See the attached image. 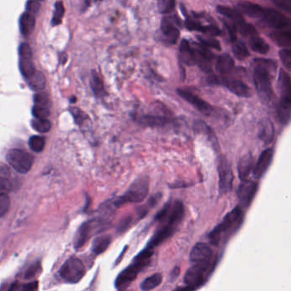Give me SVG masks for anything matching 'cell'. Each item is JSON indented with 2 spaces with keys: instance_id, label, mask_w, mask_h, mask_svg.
Masks as SVG:
<instances>
[{
  "instance_id": "1",
  "label": "cell",
  "mask_w": 291,
  "mask_h": 291,
  "mask_svg": "<svg viewBox=\"0 0 291 291\" xmlns=\"http://www.w3.org/2000/svg\"><path fill=\"white\" fill-rule=\"evenodd\" d=\"M185 209L182 202L175 201L169 202L157 213L155 220L159 222V227L148 242L147 248H154L162 244L175 234L183 219Z\"/></svg>"
},
{
  "instance_id": "2",
  "label": "cell",
  "mask_w": 291,
  "mask_h": 291,
  "mask_svg": "<svg viewBox=\"0 0 291 291\" xmlns=\"http://www.w3.org/2000/svg\"><path fill=\"white\" fill-rule=\"evenodd\" d=\"M244 221V212L241 207L237 206L229 212L224 217L219 225H216L208 235L210 243L215 246H221L228 241L236 232H238L239 227Z\"/></svg>"
},
{
  "instance_id": "3",
  "label": "cell",
  "mask_w": 291,
  "mask_h": 291,
  "mask_svg": "<svg viewBox=\"0 0 291 291\" xmlns=\"http://www.w3.org/2000/svg\"><path fill=\"white\" fill-rule=\"evenodd\" d=\"M154 252V249L146 247L139 255H136L132 263L118 275L114 283L116 289L122 291L128 288L131 283L137 278L138 274L150 263Z\"/></svg>"
},
{
  "instance_id": "4",
  "label": "cell",
  "mask_w": 291,
  "mask_h": 291,
  "mask_svg": "<svg viewBox=\"0 0 291 291\" xmlns=\"http://www.w3.org/2000/svg\"><path fill=\"white\" fill-rule=\"evenodd\" d=\"M217 263L216 256L211 260L205 262H195L191 267L187 270L184 282L187 285L185 290H197L207 281L209 276L211 275Z\"/></svg>"
},
{
  "instance_id": "5",
  "label": "cell",
  "mask_w": 291,
  "mask_h": 291,
  "mask_svg": "<svg viewBox=\"0 0 291 291\" xmlns=\"http://www.w3.org/2000/svg\"><path fill=\"white\" fill-rule=\"evenodd\" d=\"M254 68V82L259 96L264 103H269L272 97L271 76L269 73V63L270 61L256 59Z\"/></svg>"
},
{
  "instance_id": "6",
  "label": "cell",
  "mask_w": 291,
  "mask_h": 291,
  "mask_svg": "<svg viewBox=\"0 0 291 291\" xmlns=\"http://www.w3.org/2000/svg\"><path fill=\"white\" fill-rule=\"evenodd\" d=\"M278 86L280 89V100L278 117L283 125H286L291 119V79L284 70L279 72Z\"/></svg>"
},
{
  "instance_id": "7",
  "label": "cell",
  "mask_w": 291,
  "mask_h": 291,
  "mask_svg": "<svg viewBox=\"0 0 291 291\" xmlns=\"http://www.w3.org/2000/svg\"><path fill=\"white\" fill-rule=\"evenodd\" d=\"M149 192V179L141 176L131 184L127 192L113 201L115 208H120L130 202H141L147 197Z\"/></svg>"
},
{
  "instance_id": "8",
  "label": "cell",
  "mask_w": 291,
  "mask_h": 291,
  "mask_svg": "<svg viewBox=\"0 0 291 291\" xmlns=\"http://www.w3.org/2000/svg\"><path fill=\"white\" fill-rule=\"evenodd\" d=\"M108 224L106 219L101 218H92L90 220L83 223L77 231L74 238L75 248L79 249L82 248L93 236L103 232Z\"/></svg>"
},
{
  "instance_id": "9",
  "label": "cell",
  "mask_w": 291,
  "mask_h": 291,
  "mask_svg": "<svg viewBox=\"0 0 291 291\" xmlns=\"http://www.w3.org/2000/svg\"><path fill=\"white\" fill-rule=\"evenodd\" d=\"M60 276L68 284L79 283L85 274V266L79 259H68L60 269Z\"/></svg>"
},
{
  "instance_id": "10",
  "label": "cell",
  "mask_w": 291,
  "mask_h": 291,
  "mask_svg": "<svg viewBox=\"0 0 291 291\" xmlns=\"http://www.w3.org/2000/svg\"><path fill=\"white\" fill-rule=\"evenodd\" d=\"M7 161L17 172L26 173L32 169L33 158L22 149H11L7 154Z\"/></svg>"
},
{
  "instance_id": "11",
  "label": "cell",
  "mask_w": 291,
  "mask_h": 291,
  "mask_svg": "<svg viewBox=\"0 0 291 291\" xmlns=\"http://www.w3.org/2000/svg\"><path fill=\"white\" fill-rule=\"evenodd\" d=\"M218 174H219L220 193L226 194L232 188L233 172L228 160L225 156H221L218 162Z\"/></svg>"
},
{
  "instance_id": "12",
  "label": "cell",
  "mask_w": 291,
  "mask_h": 291,
  "mask_svg": "<svg viewBox=\"0 0 291 291\" xmlns=\"http://www.w3.org/2000/svg\"><path fill=\"white\" fill-rule=\"evenodd\" d=\"M262 20L267 26L276 30L291 28V22L288 17L274 9H265Z\"/></svg>"
},
{
  "instance_id": "13",
  "label": "cell",
  "mask_w": 291,
  "mask_h": 291,
  "mask_svg": "<svg viewBox=\"0 0 291 291\" xmlns=\"http://www.w3.org/2000/svg\"><path fill=\"white\" fill-rule=\"evenodd\" d=\"M213 83H218L222 84L223 86L226 87L227 89L232 92L233 94L237 96L243 97H249L251 96L250 89L249 86L246 84L236 79H228V78H223V79H217L216 77H213Z\"/></svg>"
},
{
  "instance_id": "14",
  "label": "cell",
  "mask_w": 291,
  "mask_h": 291,
  "mask_svg": "<svg viewBox=\"0 0 291 291\" xmlns=\"http://www.w3.org/2000/svg\"><path fill=\"white\" fill-rule=\"evenodd\" d=\"M258 190V184L249 179L242 180L238 190V198L245 208L249 207Z\"/></svg>"
},
{
  "instance_id": "15",
  "label": "cell",
  "mask_w": 291,
  "mask_h": 291,
  "mask_svg": "<svg viewBox=\"0 0 291 291\" xmlns=\"http://www.w3.org/2000/svg\"><path fill=\"white\" fill-rule=\"evenodd\" d=\"M177 93L179 96L181 97L183 99L195 107L200 112L202 113L205 116H209L210 113L212 112V107L209 105V103L205 102L204 100L200 98L199 97L191 93L189 91L186 90L178 89Z\"/></svg>"
},
{
  "instance_id": "16",
  "label": "cell",
  "mask_w": 291,
  "mask_h": 291,
  "mask_svg": "<svg viewBox=\"0 0 291 291\" xmlns=\"http://www.w3.org/2000/svg\"><path fill=\"white\" fill-rule=\"evenodd\" d=\"M212 249L209 245L203 242H198L193 246L190 253V261L195 262H205L214 258Z\"/></svg>"
},
{
  "instance_id": "17",
  "label": "cell",
  "mask_w": 291,
  "mask_h": 291,
  "mask_svg": "<svg viewBox=\"0 0 291 291\" xmlns=\"http://www.w3.org/2000/svg\"><path fill=\"white\" fill-rule=\"evenodd\" d=\"M273 154L274 151L272 149H266L261 154L257 163L255 164L253 169V174L255 179H261L263 174L267 172V170L271 165V161L273 158Z\"/></svg>"
},
{
  "instance_id": "18",
  "label": "cell",
  "mask_w": 291,
  "mask_h": 291,
  "mask_svg": "<svg viewBox=\"0 0 291 291\" xmlns=\"http://www.w3.org/2000/svg\"><path fill=\"white\" fill-rule=\"evenodd\" d=\"M270 38L278 47L291 49V28L273 31L270 33Z\"/></svg>"
},
{
  "instance_id": "19",
  "label": "cell",
  "mask_w": 291,
  "mask_h": 291,
  "mask_svg": "<svg viewBox=\"0 0 291 291\" xmlns=\"http://www.w3.org/2000/svg\"><path fill=\"white\" fill-rule=\"evenodd\" d=\"M161 30L164 33V36L166 38L168 41H170L171 44H176L177 40L180 36V31L175 26V24L172 23L168 17H164L161 23Z\"/></svg>"
},
{
  "instance_id": "20",
  "label": "cell",
  "mask_w": 291,
  "mask_h": 291,
  "mask_svg": "<svg viewBox=\"0 0 291 291\" xmlns=\"http://www.w3.org/2000/svg\"><path fill=\"white\" fill-rule=\"evenodd\" d=\"M254 169V160L250 154H246L239 159L238 164L239 179L246 180L249 178L252 171Z\"/></svg>"
},
{
  "instance_id": "21",
  "label": "cell",
  "mask_w": 291,
  "mask_h": 291,
  "mask_svg": "<svg viewBox=\"0 0 291 291\" xmlns=\"http://www.w3.org/2000/svg\"><path fill=\"white\" fill-rule=\"evenodd\" d=\"M239 10L242 12V13L246 14V16L252 17V18H256V19H262L264 10L265 9L263 7L256 4V3H250V2H247V1H244V2H240L238 4Z\"/></svg>"
},
{
  "instance_id": "22",
  "label": "cell",
  "mask_w": 291,
  "mask_h": 291,
  "mask_svg": "<svg viewBox=\"0 0 291 291\" xmlns=\"http://www.w3.org/2000/svg\"><path fill=\"white\" fill-rule=\"evenodd\" d=\"M138 122L145 126H164L172 122V120L159 116H139L137 118Z\"/></svg>"
},
{
  "instance_id": "23",
  "label": "cell",
  "mask_w": 291,
  "mask_h": 291,
  "mask_svg": "<svg viewBox=\"0 0 291 291\" xmlns=\"http://www.w3.org/2000/svg\"><path fill=\"white\" fill-rule=\"evenodd\" d=\"M234 68V61L229 54H223L218 57L216 63V70L223 75H226L232 72Z\"/></svg>"
},
{
  "instance_id": "24",
  "label": "cell",
  "mask_w": 291,
  "mask_h": 291,
  "mask_svg": "<svg viewBox=\"0 0 291 291\" xmlns=\"http://www.w3.org/2000/svg\"><path fill=\"white\" fill-rule=\"evenodd\" d=\"M112 238L110 236L106 235L96 237L92 242V252L95 255H102L110 246Z\"/></svg>"
},
{
  "instance_id": "25",
  "label": "cell",
  "mask_w": 291,
  "mask_h": 291,
  "mask_svg": "<svg viewBox=\"0 0 291 291\" xmlns=\"http://www.w3.org/2000/svg\"><path fill=\"white\" fill-rule=\"evenodd\" d=\"M180 60L187 66H192L195 64L194 58V51L192 47L190 46L187 40H183L181 41L180 48Z\"/></svg>"
},
{
  "instance_id": "26",
  "label": "cell",
  "mask_w": 291,
  "mask_h": 291,
  "mask_svg": "<svg viewBox=\"0 0 291 291\" xmlns=\"http://www.w3.org/2000/svg\"><path fill=\"white\" fill-rule=\"evenodd\" d=\"M249 45L253 51L262 54V55H265L270 50L269 44L267 43L262 38L258 36L257 34L250 37Z\"/></svg>"
},
{
  "instance_id": "27",
  "label": "cell",
  "mask_w": 291,
  "mask_h": 291,
  "mask_svg": "<svg viewBox=\"0 0 291 291\" xmlns=\"http://www.w3.org/2000/svg\"><path fill=\"white\" fill-rule=\"evenodd\" d=\"M35 26V18L30 12H25L20 18L21 32L24 35H29Z\"/></svg>"
},
{
  "instance_id": "28",
  "label": "cell",
  "mask_w": 291,
  "mask_h": 291,
  "mask_svg": "<svg viewBox=\"0 0 291 291\" xmlns=\"http://www.w3.org/2000/svg\"><path fill=\"white\" fill-rule=\"evenodd\" d=\"M217 11L219 12L221 15H223L224 17H226V18H228L230 20H232L234 24L237 25L242 24L245 22L244 18H243L242 15L239 13L238 10L232 9L230 7L223 6V5H219L216 8Z\"/></svg>"
},
{
  "instance_id": "29",
  "label": "cell",
  "mask_w": 291,
  "mask_h": 291,
  "mask_svg": "<svg viewBox=\"0 0 291 291\" xmlns=\"http://www.w3.org/2000/svg\"><path fill=\"white\" fill-rule=\"evenodd\" d=\"M163 282V276L161 273H155L146 278L141 284V290L149 291L157 288Z\"/></svg>"
},
{
  "instance_id": "30",
  "label": "cell",
  "mask_w": 291,
  "mask_h": 291,
  "mask_svg": "<svg viewBox=\"0 0 291 291\" xmlns=\"http://www.w3.org/2000/svg\"><path fill=\"white\" fill-rule=\"evenodd\" d=\"M28 85L34 91H40L45 86V77L41 72L35 71L31 76L27 78Z\"/></svg>"
},
{
  "instance_id": "31",
  "label": "cell",
  "mask_w": 291,
  "mask_h": 291,
  "mask_svg": "<svg viewBox=\"0 0 291 291\" xmlns=\"http://www.w3.org/2000/svg\"><path fill=\"white\" fill-rule=\"evenodd\" d=\"M91 81H90V86H91L92 91L97 97H102L105 96V88L102 79L99 77L97 73L95 70L92 71Z\"/></svg>"
},
{
  "instance_id": "32",
  "label": "cell",
  "mask_w": 291,
  "mask_h": 291,
  "mask_svg": "<svg viewBox=\"0 0 291 291\" xmlns=\"http://www.w3.org/2000/svg\"><path fill=\"white\" fill-rule=\"evenodd\" d=\"M20 70L23 76L26 77V79L31 76L35 72L33 57H21Z\"/></svg>"
},
{
  "instance_id": "33",
  "label": "cell",
  "mask_w": 291,
  "mask_h": 291,
  "mask_svg": "<svg viewBox=\"0 0 291 291\" xmlns=\"http://www.w3.org/2000/svg\"><path fill=\"white\" fill-rule=\"evenodd\" d=\"M232 52L234 56L239 60H244L249 56V50L246 47V44L241 40H236L232 46Z\"/></svg>"
},
{
  "instance_id": "34",
  "label": "cell",
  "mask_w": 291,
  "mask_h": 291,
  "mask_svg": "<svg viewBox=\"0 0 291 291\" xmlns=\"http://www.w3.org/2000/svg\"><path fill=\"white\" fill-rule=\"evenodd\" d=\"M29 146L34 152L40 153L45 146V139L41 136H33L29 139Z\"/></svg>"
},
{
  "instance_id": "35",
  "label": "cell",
  "mask_w": 291,
  "mask_h": 291,
  "mask_svg": "<svg viewBox=\"0 0 291 291\" xmlns=\"http://www.w3.org/2000/svg\"><path fill=\"white\" fill-rule=\"evenodd\" d=\"M32 125L37 132H41V133H46L51 128V123L47 119L35 118L33 120Z\"/></svg>"
},
{
  "instance_id": "36",
  "label": "cell",
  "mask_w": 291,
  "mask_h": 291,
  "mask_svg": "<svg viewBox=\"0 0 291 291\" xmlns=\"http://www.w3.org/2000/svg\"><path fill=\"white\" fill-rule=\"evenodd\" d=\"M193 129L195 130L197 132H200V133H205V135L208 136V138L215 145L216 142L213 141L215 139V136L213 134L211 129L209 128V126H207L206 123L203 122L202 121H196L193 124Z\"/></svg>"
},
{
  "instance_id": "37",
  "label": "cell",
  "mask_w": 291,
  "mask_h": 291,
  "mask_svg": "<svg viewBox=\"0 0 291 291\" xmlns=\"http://www.w3.org/2000/svg\"><path fill=\"white\" fill-rule=\"evenodd\" d=\"M176 0H157V10L161 14H169L173 11Z\"/></svg>"
},
{
  "instance_id": "38",
  "label": "cell",
  "mask_w": 291,
  "mask_h": 291,
  "mask_svg": "<svg viewBox=\"0 0 291 291\" xmlns=\"http://www.w3.org/2000/svg\"><path fill=\"white\" fill-rule=\"evenodd\" d=\"M64 13H65V9H64L63 2L62 1L56 2V10H55V13H54L52 18L53 26H57V25L62 24Z\"/></svg>"
},
{
  "instance_id": "39",
  "label": "cell",
  "mask_w": 291,
  "mask_h": 291,
  "mask_svg": "<svg viewBox=\"0 0 291 291\" xmlns=\"http://www.w3.org/2000/svg\"><path fill=\"white\" fill-rule=\"evenodd\" d=\"M237 29H238L239 33L242 34L243 36L251 37L253 35L257 34V32H256L255 27L250 24L246 23V21L242 24L237 25Z\"/></svg>"
},
{
  "instance_id": "40",
  "label": "cell",
  "mask_w": 291,
  "mask_h": 291,
  "mask_svg": "<svg viewBox=\"0 0 291 291\" xmlns=\"http://www.w3.org/2000/svg\"><path fill=\"white\" fill-rule=\"evenodd\" d=\"M49 111L48 106L34 105L33 109V115L35 118L47 119Z\"/></svg>"
},
{
  "instance_id": "41",
  "label": "cell",
  "mask_w": 291,
  "mask_h": 291,
  "mask_svg": "<svg viewBox=\"0 0 291 291\" xmlns=\"http://www.w3.org/2000/svg\"><path fill=\"white\" fill-rule=\"evenodd\" d=\"M186 26L188 30L199 31V32H202L203 33H207V30H208V26H203L202 24L198 23L196 21L193 20V19H187L186 22Z\"/></svg>"
},
{
  "instance_id": "42",
  "label": "cell",
  "mask_w": 291,
  "mask_h": 291,
  "mask_svg": "<svg viewBox=\"0 0 291 291\" xmlns=\"http://www.w3.org/2000/svg\"><path fill=\"white\" fill-rule=\"evenodd\" d=\"M273 132H274V130H273L272 124H271V122H269V121H267L265 122V126L262 127V139L265 141L270 142V140L272 139V137H273Z\"/></svg>"
},
{
  "instance_id": "43",
  "label": "cell",
  "mask_w": 291,
  "mask_h": 291,
  "mask_svg": "<svg viewBox=\"0 0 291 291\" xmlns=\"http://www.w3.org/2000/svg\"><path fill=\"white\" fill-rule=\"evenodd\" d=\"M10 201L7 194L0 195V217L6 214L10 209Z\"/></svg>"
},
{
  "instance_id": "44",
  "label": "cell",
  "mask_w": 291,
  "mask_h": 291,
  "mask_svg": "<svg viewBox=\"0 0 291 291\" xmlns=\"http://www.w3.org/2000/svg\"><path fill=\"white\" fill-rule=\"evenodd\" d=\"M279 56L285 68L291 70V49H283L280 50Z\"/></svg>"
},
{
  "instance_id": "45",
  "label": "cell",
  "mask_w": 291,
  "mask_h": 291,
  "mask_svg": "<svg viewBox=\"0 0 291 291\" xmlns=\"http://www.w3.org/2000/svg\"><path fill=\"white\" fill-rule=\"evenodd\" d=\"M132 219H133V217L131 215H127V216H125L124 218H122L120 222H119V224H118V232L119 233L126 232L128 229L131 226Z\"/></svg>"
},
{
  "instance_id": "46",
  "label": "cell",
  "mask_w": 291,
  "mask_h": 291,
  "mask_svg": "<svg viewBox=\"0 0 291 291\" xmlns=\"http://www.w3.org/2000/svg\"><path fill=\"white\" fill-rule=\"evenodd\" d=\"M198 40H200V43L208 47V48H214L216 50H221V45L217 40L214 39H204L203 37H198Z\"/></svg>"
},
{
  "instance_id": "47",
  "label": "cell",
  "mask_w": 291,
  "mask_h": 291,
  "mask_svg": "<svg viewBox=\"0 0 291 291\" xmlns=\"http://www.w3.org/2000/svg\"><path fill=\"white\" fill-rule=\"evenodd\" d=\"M276 6L291 15V0H271Z\"/></svg>"
},
{
  "instance_id": "48",
  "label": "cell",
  "mask_w": 291,
  "mask_h": 291,
  "mask_svg": "<svg viewBox=\"0 0 291 291\" xmlns=\"http://www.w3.org/2000/svg\"><path fill=\"white\" fill-rule=\"evenodd\" d=\"M12 186L8 179L0 177V195L1 194H7L11 191Z\"/></svg>"
},
{
  "instance_id": "49",
  "label": "cell",
  "mask_w": 291,
  "mask_h": 291,
  "mask_svg": "<svg viewBox=\"0 0 291 291\" xmlns=\"http://www.w3.org/2000/svg\"><path fill=\"white\" fill-rule=\"evenodd\" d=\"M225 25L226 26V29L228 31L229 36H230V39L232 41V43L233 42H235L236 40H237V26H236L235 24H226V22L224 23Z\"/></svg>"
},
{
  "instance_id": "50",
  "label": "cell",
  "mask_w": 291,
  "mask_h": 291,
  "mask_svg": "<svg viewBox=\"0 0 291 291\" xmlns=\"http://www.w3.org/2000/svg\"><path fill=\"white\" fill-rule=\"evenodd\" d=\"M21 57H33V53L27 44H22L19 49Z\"/></svg>"
},
{
  "instance_id": "51",
  "label": "cell",
  "mask_w": 291,
  "mask_h": 291,
  "mask_svg": "<svg viewBox=\"0 0 291 291\" xmlns=\"http://www.w3.org/2000/svg\"><path fill=\"white\" fill-rule=\"evenodd\" d=\"M26 10H28L30 13H37L40 10V3H38L37 1H34V0L28 1L26 3Z\"/></svg>"
},
{
  "instance_id": "52",
  "label": "cell",
  "mask_w": 291,
  "mask_h": 291,
  "mask_svg": "<svg viewBox=\"0 0 291 291\" xmlns=\"http://www.w3.org/2000/svg\"><path fill=\"white\" fill-rule=\"evenodd\" d=\"M34 103L36 105L48 106V97L45 94H37L34 97Z\"/></svg>"
},
{
  "instance_id": "53",
  "label": "cell",
  "mask_w": 291,
  "mask_h": 291,
  "mask_svg": "<svg viewBox=\"0 0 291 291\" xmlns=\"http://www.w3.org/2000/svg\"><path fill=\"white\" fill-rule=\"evenodd\" d=\"M40 271V265L34 264L27 270L26 273V278H32L37 274V272Z\"/></svg>"
},
{
  "instance_id": "54",
  "label": "cell",
  "mask_w": 291,
  "mask_h": 291,
  "mask_svg": "<svg viewBox=\"0 0 291 291\" xmlns=\"http://www.w3.org/2000/svg\"><path fill=\"white\" fill-rule=\"evenodd\" d=\"M37 288H38V282H34V283L29 284V285H25L23 287V290L24 291H34Z\"/></svg>"
},
{
  "instance_id": "55",
  "label": "cell",
  "mask_w": 291,
  "mask_h": 291,
  "mask_svg": "<svg viewBox=\"0 0 291 291\" xmlns=\"http://www.w3.org/2000/svg\"><path fill=\"white\" fill-rule=\"evenodd\" d=\"M180 268L178 267H176L174 268V270L172 271V272H171V274H170V278H171V279H173V280L177 279V277L180 274Z\"/></svg>"
},
{
  "instance_id": "56",
  "label": "cell",
  "mask_w": 291,
  "mask_h": 291,
  "mask_svg": "<svg viewBox=\"0 0 291 291\" xmlns=\"http://www.w3.org/2000/svg\"><path fill=\"white\" fill-rule=\"evenodd\" d=\"M98 0H86V3H87V5H90L93 3H95V2H97Z\"/></svg>"
},
{
  "instance_id": "57",
  "label": "cell",
  "mask_w": 291,
  "mask_h": 291,
  "mask_svg": "<svg viewBox=\"0 0 291 291\" xmlns=\"http://www.w3.org/2000/svg\"><path fill=\"white\" fill-rule=\"evenodd\" d=\"M39 1H43V0H39Z\"/></svg>"
}]
</instances>
